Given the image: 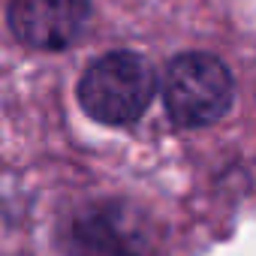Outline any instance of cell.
<instances>
[{
    "label": "cell",
    "instance_id": "3",
    "mask_svg": "<svg viewBox=\"0 0 256 256\" xmlns=\"http://www.w3.org/2000/svg\"><path fill=\"white\" fill-rule=\"evenodd\" d=\"M70 256H151L145 220L126 205L106 202L72 217L66 229Z\"/></svg>",
    "mask_w": 256,
    "mask_h": 256
},
{
    "label": "cell",
    "instance_id": "2",
    "mask_svg": "<svg viewBox=\"0 0 256 256\" xmlns=\"http://www.w3.org/2000/svg\"><path fill=\"white\" fill-rule=\"evenodd\" d=\"M232 96H235V84L226 64L208 52L178 54L166 66L163 102L178 126L196 130V126L217 124L229 112Z\"/></svg>",
    "mask_w": 256,
    "mask_h": 256
},
{
    "label": "cell",
    "instance_id": "4",
    "mask_svg": "<svg viewBox=\"0 0 256 256\" xmlns=\"http://www.w3.org/2000/svg\"><path fill=\"white\" fill-rule=\"evenodd\" d=\"M10 30L34 48L58 52L76 42L90 18V0H10Z\"/></svg>",
    "mask_w": 256,
    "mask_h": 256
},
{
    "label": "cell",
    "instance_id": "1",
    "mask_svg": "<svg viewBox=\"0 0 256 256\" xmlns=\"http://www.w3.org/2000/svg\"><path fill=\"white\" fill-rule=\"evenodd\" d=\"M154 90L157 76L142 54L108 52L84 70L78 82V102L94 120L124 126L145 114Z\"/></svg>",
    "mask_w": 256,
    "mask_h": 256
}]
</instances>
